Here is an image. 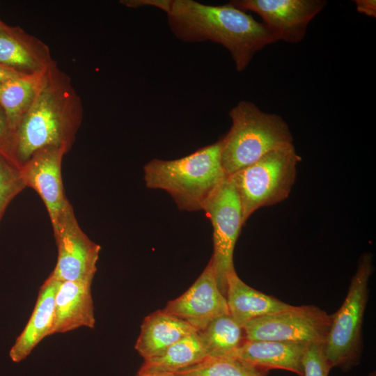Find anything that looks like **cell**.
Instances as JSON below:
<instances>
[{
  "instance_id": "cell-1",
  "label": "cell",
  "mask_w": 376,
  "mask_h": 376,
  "mask_svg": "<svg viewBox=\"0 0 376 376\" xmlns=\"http://www.w3.org/2000/svg\"><path fill=\"white\" fill-rule=\"evenodd\" d=\"M172 33L184 42L210 40L223 45L238 72L244 70L255 54L276 42L263 23L229 3L206 5L193 0H170L166 10Z\"/></svg>"
},
{
  "instance_id": "cell-2",
  "label": "cell",
  "mask_w": 376,
  "mask_h": 376,
  "mask_svg": "<svg viewBox=\"0 0 376 376\" xmlns=\"http://www.w3.org/2000/svg\"><path fill=\"white\" fill-rule=\"evenodd\" d=\"M84 116L81 97L69 75L57 64L50 68L32 104L13 136V156L21 166L37 150L74 144Z\"/></svg>"
},
{
  "instance_id": "cell-3",
  "label": "cell",
  "mask_w": 376,
  "mask_h": 376,
  "mask_svg": "<svg viewBox=\"0 0 376 376\" xmlns=\"http://www.w3.org/2000/svg\"><path fill=\"white\" fill-rule=\"evenodd\" d=\"M219 140L173 160L153 159L144 167V181L150 189L167 191L180 210H203L227 178L221 162Z\"/></svg>"
},
{
  "instance_id": "cell-4",
  "label": "cell",
  "mask_w": 376,
  "mask_h": 376,
  "mask_svg": "<svg viewBox=\"0 0 376 376\" xmlns=\"http://www.w3.org/2000/svg\"><path fill=\"white\" fill-rule=\"evenodd\" d=\"M228 115L231 127L219 140L221 165L227 177L273 150L293 144L285 120L263 111L251 102L240 101Z\"/></svg>"
},
{
  "instance_id": "cell-5",
  "label": "cell",
  "mask_w": 376,
  "mask_h": 376,
  "mask_svg": "<svg viewBox=\"0 0 376 376\" xmlns=\"http://www.w3.org/2000/svg\"><path fill=\"white\" fill-rule=\"evenodd\" d=\"M373 272V255L362 254L352 277L347 296L331 316L323 350L329 367L348 371L357 366L363 350L362 325L368 301V282Z\"/></svg>"
},
{
  "instance_id": "cell-6",
  "label": "cell",
  "mask_w": 376,
  "mask_h": 376,
  "mask_svg": "<svg viewBox=\"0 0 376 376\" xmlns=\"http://www.w3.org/2000/svg\"><path fill=\"white\" fill-rule=\"evenodd\" d=\"M301 158L293 144L273 150L230 176L238 194L244 225L257 210L285 200Z\"/></svg>"
},
{
  "instance_id": "cell-7",
  "label": "cell",
  "mask_w": 376,
  "mask_h": 376,
  "mask_svg": "<svg viewBox=\"0 0 376 376\" xmlns=\"http://www.w3.org/2000/svg\"><path fill=\"white\" fill-rule=\"evenodd\" d=\"M331 322V315L315 305L291 306L245 323L246 340H267L310 345L324 343Z\"/></svg>"
},
{
  "instance_id": "cell-8",
  "label": "cell",
  "mask_w": 376,
  "mask_h": 376,
  "mask_svg": "<svg viewBox=\"0 0 376 376\" xmlns=\"http://www.w3.org/2000/svg\"><path fill=\"white\" fill-rule=\"evenodd\" d=\"M203 210L213 227L214 252L211 258L219 288L226 297V277L235 269L234 249L244 226L240 201L230 177H227L210 196Z\"/></svg>"
},
{
  "instance_id": "cell-9",
  "label": "cell",
  "mask_w": 376,
  "mask_h": 376,
  "mask_svg": "<svg viewBox=\"0 0 376 376\" xmlns=\"http://www.w3.org/2000/svg\"><path fill=\"white\" fill-rule=\"evenodd\" d=\"M52 226L58 255L48 277L58 281H93L101 247L82 230L72 206Z\"/></svg>"
},
{
  "instance_id": "cell-10",
  "label": "cell",
  "mask_w": 376,
  "mask_h": 376,
  "mask_svg": "<svg viewBox=\"0 0 376 376\" xmlns=\"http://www.w3.org/2000/svg\"><path fill=\"white\" fill-rule=\"evenodd\" d=\"M228 3L258 14L276 41L292 44L303 40L310 22L327 4L324 0H233Z\"/></svg>"
},
{
  "instance_id": "cell-11",
  "label": "cell",
  "mask_w": 376,
  "mask_h": 376,
  "mask_svg": "<svg viewBox=\"0 0 376 376\" xmlns=\"http://www.w3.org/2000/svg\"><path fill=\"white\" fill-rule=\"evenodd\" d=\"M67 151L45 147L35 152L20 167L26 187L34 189L42 200L52 225L72 206L65 196L61 166Z\"/></svg>"
},
{
  "instance_id": "cell-12",
  "label": "cell",
  "mask_w": 376,
  "mask_h": 376,
  "mask_svg": "<svg viewBox=\"0 0 376 376\" xmlns=\"http://www.w3.org/2000/svg\"><path fill=\"white\" fill-rule=\"evenodd\" d=\"M163 310L187 322L197 331L203 329L217 318L230 315L226 297L218 286L211 258L188 290L169 301Z\"/></svg>"
},
{
  "instance_id": "cell-13",
  "label": "cell",
  "mask_w": 376,
  "mask_h": 376,
  "mask_svg": "<svg viewBox=\"0 0 376 376\" xmlns=\"http://www.w3.org/2000/svg\"><path fill=\"white\" fill-rule=\"evenodd\" d=\"M0 64L23 75L56 64L47 44L19 26L0 25Z\"/></svg>"
},
{
  "instance_id": "cell-14",
  "label": "cell",
  "mask_w": 376,
  "mask_h": 376,
  "mask_svg": "<svg viewBox=\"0 0 376 376\" xmlns=\"http://www.w3.org/2000/svg\"><path fill=\"white\" fill-rule=\"evenodd\" d=\"M93 281H60L54 300V322L52 335L78 328L93 329L95 324Z\"/></svg>"
},
{
  "instance_id": "cell-15",
  "label": "cell",
  "mask_w": 376,
  "mask_h": 376,
  "mask_svg": "<svg viewBox=\"0 0 376 376\" xmlns=\"http://www.w3.org/2000/svg\"><path fill=\"white\" fill-rule=\"evenodd\" d=\"M308 346L291 342L246 340L230 357L265 370L282 369L304 376V359Z\"/></svg>"
},
{
  "instance_id": "cell-16",
  "label": "cell",
  "mask_w": 376,
  "mask_h": 376,
  "mask_svg": "<svg viewBox=\"0 0 376 376\" xmlns=\"http://www.w3.org/2000/svg\"><path fill=\"white\" fill-rule=\"evenodd\" d=\"M59 282L47 277L41 285L33 312L10 350L9 357L13 362L25 359L40 341L52 335Z\"/></svg>"
},
{
  "instance_id": "cell-17",
  "label": "cell",
  "mask_w": 376,
  "mask_h": 376,
  "mask_svg": "<svg viewBox=\"0 0 376 376\" xmlns=\"http://www.w3.org/2000/svg\"><path fill=\"white\" fill-rule=\"evenodd\" d=\"M195 332L197 331L187 322L158 310L143 319L134 347L144 360L149 359Z\"/></svg>"
},
{
  "instance_id": "cell-18",
  "label": "cell",
  "mask_w": 376,
  "mask_h": 376,
  "mask_svg": "<svg viewBox=\"0 0 376 376\" xmlns=\"http://www.w3.org/2000/svg\"><path fill=\"white\" fill-rule=\"evenodd\" d=\"M226 299L232 318L242 327L247 322L289 308L292 305L245 283L235 269L226 277Z\"/></svg>"
},
{
  "instance_id": "cell-19",
  "label": "cell",
  "mask_w": 376,
  "mask_h": 376,
  "mask_svg": "<svg viewBox=\"0 0 376 376\" xmlns=\"http://www.w3.org/2000/svg\"><path fill=\"white\" fill-rule=\"evenodd\" d=\"M49 69L20 75L0 84V107L13 136L32 104Z\"/></svg>"
},
{
  "instance_id": "cell-20",
  "label": "cell",
  "mask_w": 376,
  "mask_h": 376,
  "mask_svg": "<svg viewBox=\"0 0 376 376\" xmlns=\"http://www.w3.org/2000/svg\"><path fill=\"white\" fill-rule=\"evenodd\" d=\"M208 357L197 332L167 348L160 355L144 360L141 370L175 373L191 368Z\"/></svg>"
},
{
  "instance_id": "cell-21",
  "label": "cell",
  "mask_w": 376,
  "mask_h": 376,
  "mask_svg": "<svg viewBox=\"0 0 376 376\" xmlns=\"http://www.w3.org/2000/svg\"><path fill=\"white\" fill-rule=\"evenodd\" d=\"M197 333L208 357L231 356L246 340L243 327L230 315L217 318Z\"/></svg>"
},
{
  "instance_id": "cell-22",
  "label": "cell",
  "mask_w": 376,
  "mask_h": 376,
  "mask_svg": "<svg viewBox=\"0 0 376 376\" xmlns=\"http://www.w3.org/2000/svg\"><path fill=\"white\" fill-rule=\"evenodd\" d=\"M178 376H268L269 370L235 357H207L201 363L175 373Z\"/></svg>"
},
{
  "instance_id": "cell-23",
  "label": "cell",
  "mask_w": 376,
  "mask_h": 376,
  "mask_svg": "<svg viewBox=\"0 0 376 376\" xmlns=\"http://www.w3.org/2000/svg\"><path fill=\"white\" fill-rule=\"evenodd\" d=\"M26 188L19 169L0 155V224L10 203Z\"/></svg>"
},
{
  "instance_id": "cell-24",
  "label": "cell",
  "mask_w": 376,
  "mask_h": 376,
  "mask_svg": "<svg viewBox=\"0 0 376 376\" xmlns=\"http://www.w3.org/2000/svg\"><path fill=\"white\" fill-rule=\"evenodd\" d=\"M324 343L308 346L304 359V376H328L331 368L325 359Z\"/></svg>"
},
{
  "instance_id": "cell-25",
  "label": "cell",
  "mask_w": 376,
  "mask_h": 376,
  "mask_svg": "<svg viewBox=\"0 0 376 376\" xmlns=\"http://www.w3.org/2000/svg\"><path fill=\"white\" fill-rule=\"evenodd\" d=\"M13 134L8 125L6 116L0 107V155L17 166L13 159Z\"/></svg>"
},
{
  "instance_id": "cell-26",
  "label": "cell",
  "mask_w": 376,
  "mask_h": 376,
  "mask_svg": "<svg viewBox=\"0 0 376 376\" xmlns=\"http://www.w3.org/2000/svg\"><path fill=\"white\" fill-rule=\"evenodd\" d=\"M120 3L127 7L136 8L143 6L157 7L163 11L168 8L169 0H122Z\"/></svg>"
},
{
  "instance_id": "cell-27",
  "label": "cell",
  "mask_w": 376,
  "mask_h": 376,
  "mask_svg": "<svg viewBox=\"0 0 376 376\" xmlns=\"http://www.w3.org/2000/svg\"><path fill=\"white\" fill-rule=\"evenodd\" d=\"M357 12L368 17H376V1L375 0H355Z\"/></svg>"
},
{
  "instance_id": "cell-28",
  "label": "cell",
  "mask_w": 376,
  "mask_h": 376,
  "mask_svg": "<svg viewBox=\"0 0 376 376\" xmlns=\"http://www.w3.org/2000/svg\"><path fill=\"white\" fill-rule=\"evenodd\" d=\"M20 75H23V74L19 73L0 64V84Z\"/></svg>"
},
{
  "instance_id": "cell-29",
  "label": "cell",
  "mask_w": 376,
  "mask_h": 376,
  "mask_svg": "<svg viewBox=\"0 0 376 376\" xmlns=\"http://www.w3.org/2000/svg\"><path fill=\"white\" fill-rule=\"evenodd\" d=\"M135 376H178L175 373H164V372H155V371H146L139 369Z\"/></svg>"
},
{
  "instance_id": "cell-30",
  "label": "cell",
  "mask_w": 376,
  "mask_h": 376,
  "mask_svg": "<svg viewBox=\"0 0 376 376\" xmlns=\"http://www.w3.org/2000/svg\"><path fill=\"white\" fill-rule=\"evenodd\" d=\"M368 376H376L375 372L370 373Z\"/></svg>"
},
{
  "instance_id": "cell-31",
  "label": "cell",
  "mask_w": 376,
  "mask_h": 376,
  "mask_svg": "<svg viewBox=\"0 0 376 376\" xmlns=\"http://www.w3.org/2000/svg\"><path fill=\"white\" fill-rule=\"evenodd\" d=\"M2 22H3V21H1V20L0 19V25L1 24Z\"/></svg>"
}]
</instances>
